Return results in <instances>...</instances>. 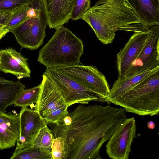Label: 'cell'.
Listing matches in <instances>:
<instances>
[{
    "mask_svg": "<svg viewBox=\"0 0 159 159\" xmlns=\"http://www.w3.org/2000/svg\"><path fill=\"white\" fill-rule=\"evenodd\" d=\"M19 114V136L15 150L32 146L39 131L47 126L46 121L34 109L23 107Z\"/></svg>",
    "mask_w": 159,
    "mask_h": 159,
    "instance_id": "cell-11",
    "label": "cell"
},
{
    "mask_svg": "<svg viewBox=\"0 0 159 159\" xmlns=\"http://www.w3.org/2000/svg\"><path fill=\"white\" fill-rule=\"evenodd\" d=\"M29 4L22 6L13 11L11 17L5 26L9 32L20 25L29 19L27 14Z\"/></svg>",
    "mask_w": 159,
    "mask_h": 159,
    "instance_id": "cell-22",
    "label": "cell"
},
{
    "mask_svg": "<svg viewBox=\"0 0 159 159\" xmlns=\"http://www.w3.org/2000/svg\"><path fill=\"white\" fill-rule=\"evenodd\" d=\"M41 88L40 84L39 85L29 89H24L15 99L12 105L14 107H34L39 99Z\"/></svg>",
    "mask_w": 159,
    "mask_h": 159,
    "instance_id": "cell-20",
    "label": "cell"
},
{
    "mask_svg": "<svg viewBox=\"0 0 159 159\" xmlns=\"http://www.w3.org/2000/svg\"><path fill=\"white\" fill-rule=\"evenodd\" d=\"M128 112L153 116L159 113V70L111 102Z\"/></svg>",
    "mask_w": 159,
    "mask_h": 159,
    "instance_id": "cell-4",
    "label": "cell"
},
{
    "mask_svg": "<svg viewBox=\"0 0 159 159\" xmlns=\"http://www.w3.org/2000/svg\"><path fill=\"white\" fill-rule=\"evenodd\" d=\"M54 139V137L52 130L46 126L39 131L33 146L51 151V147Z\"/></svg>",
    "mask_w": 159,
    "mask_h": 159,
    "instance_id": "cell-21",
    "label": "cell"
},
{
    "mask_svg": "<svg viewBox=\"0 0 159 159\" xmlns=\"http://www.w3.org/2000/svg\"><path fill=\"white\" fill-rule=\"evenodd\" d=\"M13 11L0 9V28L5 27L11 19Z\"/></svg>",
    "mask_w": 159,
    "mask_h": 159,
    "instance_id": "cell-26",
    "label": "cell"
},
{
    "mask_svg": "<svg viewBox=\"0 0 159 159\" xmlns=\"http://www.w3.org/2000/svg\"><path fill=\"white\" fill-rule=\"evenodd\" d=\"M149 29L143 46L125 76L159 66V25H153Z\"/></svg>",
    "mask_w": 159,
    "mask_h": 159,
    "instance_id": "cell-10",
    "label": "cell"
},
{
    "mask_svg": "<svg viewBox=\"0 0 159 159\" xmlns=\"http://www.w3.org/2000/svg\"><path fill=\"white\" fill-rule=\"evenodd\" d=\"M20 114L0 112V149L14 147L19 136Z\"/></svg>",
    "mask_w": 159,
    "mask_h": 159,
    "instance_id": "cell-15",
    "label": "cell"
},
{
    "mask_svg": "<svg viewBox=\"0 0 159 159\" xmlns=\"http://www.w3.org/2000/svg\"><path fill=\"white\" fill-rule=\"evenodd\" d=\"M41 88L34 110L47 123H56L69 112L68 106L57 87L44 72Z\"/></svg>",
    "mask_w": 159,
    "mask_h": 159,
    "instance_id": "cell-5",
    "label": "cell"
},
{
    "mask_svg": "<svg viewBox=\"0 0 159 159\" xmlns=\"http://www.w3.org/2000/svg\"><path fill=\"white\" fill-rule=\"evenodd\" d=\"M136 125L134 117L127 118L117 128L108 140L106 152L111 158L128 159L132 143L136 137Z\"/></svg>",
    "mask_w": 159,
    "mask_h": 159,
    "instance_id": "cell-9",
    "label": "cell"
},
{
    "mask_svg": "<svg viewBox=\"0 0 159 159\" xmlns=\"http://www.w3.org/2000/svg\"><path fill=\"white\" fill-rule=\"evenodd\" d=\"M31 0H0V9L11 11L20 7L28 4Z\"/></svg>",
    "mask_w": 159,
    "mask_h": 159,
    "instance_id": "cell-25",
    "label": "cell"
},
{
    "mask_svg": "<svg viewBox=\"0 0 159 159\" xmlns=\"http://www.w3.org/2000/svg\"><path fill=\"white\" fill-rule=\"evenodd\" d=\"M125 0L143 25H159V0Z\"/></svg>",
    "mask_w": 159,
    "mask_h": 159,
    "instance_id": "cell-16",
    "label": "cell"
},
{
    "mask_svg": "<svg viewBox=\"0 0 159 159\" xmlns=\"http://www.w3.org/2000/svg\"><path fill=\"white\" fill-rule=\"evenodd\" d=\"M44 73L60 91L68 107L76 103L87 104L92 101L105 102V99L94 92L54 69H46Z\"/></svg>",
    "mask_w": 159,
    "mask_h": 159,
    "instance_id": "cell-6",
    "label": "cell"
},
{
    "mask_svg": "<svg viewBox=\"0 0 159 159\" xmlns=\"http://www.w3.org/2000/svg\"><path fill=\"white\" fill-rule=\"evenodd\" d=\"M48 25L44 8L37 16L29 19L11 32L21 47L34 50L43 44Z\"/></svg>",
    "mask_w": 159,
    "mask_h": 159,
    "instance_id": "cell-8",
    "label": "cell"
},
{
    "mask_svg": "<svg viewBox=\"0 0 159 159\" xmlns=\"http://www.w3.org/2000/svg\"><path fill=\"white\" fill-rule=\"evenodd\" d=\"M20 81H11L0 78V112H6V109L25 88Z\"/></svg>",
    "mask_w": 159,
    "mask_h": 159,
    "instance_id": "cell-18",
    "label": "cell"
},
{
    "mask_svg": "<svg viewBox=\"0 0 159 159\" xmlns=\"http://www.w3.org/2000/svg\"><path fill=\"white\" fill-rule=\"evenodd\" d=\"M84 52L82 40L62 26L39 50L38 61L47 69L79 64Z\"/></svg>",
    "mask_w": 159,
    "mask_h": 159,
    "instance_id": "cell-3",
    "label": "cell"
},
{
    "mask_svg": "<svg viewBox=\"0 0 159 159\" xmlns=\"http://www.w3.org/2000/svg\"><path fill=\"white\" fill-rule=\"evenodd\" d=\"M93 29L103 44L112 43L115 32L124 30L145 32L143 25L125 0H99L82 19Z\"/></svg>",
    "mask_w": 159,
    "mask_h": 159,
    "instance_id": "cell-2",
    "label": "cell"
},
{
    "mask_svg": "<svg viewBox=\"0 0 159 159\" xmlns=\"http://www.w3.org/2000/svg\"><path fill=\"white\" fill-rule=\"evenodd\" d=\"M159 70V66L129 76H119L110 89V93L105 102L110 104L148 76Z\"/></svg>",
    "mask_w": 159,
    "mask_h": 159,
    "instance_id": "cell-17",
    "label": "cell"
},
{
    "mask_svg": "<svg viewBox=\"0 0 159 159\" xmlns=\"http://www.w3.org/2000/svg\"><path fill=\"white\" fill-rule=\"evenodd\" d=\"M28 59L12 48L0 50V70L12 74L19 79L30 78Z\"/></svg>",
    "mask_w": 159,
    "mask_h": 159,
    "instance_id": "cell-14",
    "label": "cell"
},
{
    "mask_svg": "<svg viewBox=\"0 0 159 159\" xmlns=\"http://www.w3.org/2000/svg\"><path fill=\"white\" fill-rule=\"evenodd\" d=\"M53 69L94 92L106 102L110 92L109 85L104 75L95 66L78 64Z\"/></svg>",
    "mask_w": 159,
    "mask_h": 159,
    "instance_id": "cell-7",
    "label": "cell"
},
{
    "mask_svg": "<svg viewBox=\"0 0 159 159\" xmlns=\"http://www.w3.org/2000/svg\"><path fill=\"white\" fill-rule=\"evenodd\" d=\"M77 0H43L48 25L56 29L67 23Z\"/></svg>",
    "mask_w": 159,
    "mask_h": 159,
    "instance_id": "cell-13",
    "label": "cell"
},
{
    "mask_svg": "<svg viewBox=\"0 0 159 159\" xmlns=\"http://www.w3.org/2000/svg\"><path fill=\"white\" fill-rule=\"evenodd\" d=\"M155 125L154 122L152 121H149L147 123V127L150 129L152 130L155 128Z\"/></svg>",
    "mask_w": 159,
    "mask_h": 159,
    "instance_id": "cell-28",
    "label": "cell"
},
{
    "mask_svg": "<svg viewBox=\"0 0 159 159\" xmlns=\"http://www.w3.org/2000/svg\"><path fill=\"white\" fill-rule=\"evenodd\" d=\"M149 30L145 32H135L117 54V67L119 76L126 75L133 62L140 51Z\"/></svg>",
    "mask_w": 159,
    "mask_h": 159,
    "instance_id": "cell-12",
    "label": "cell"
},
{
    "mask_svg": "<svg viewBox=\"0 0 159 159\" xmlns=\"http://www.w3.org/2000/svg\"><path fill=\"white\" fill-rule=\"evenodd\" d=\"M125 111L109 105H80L47 125L54 138H64L65 159H100L102 146L127 118Z\"/></svg>",
    "mask_w": 159,
    "mask_h": 159,
    "instance_id": "cell-1",
    "label": "cell"
},
{
    "mask_svg": "<svg viewBox=\"0 0 159 159\" xmlns=\"http://www.w3.org/2000/svg\"><path fill=\"white\" fill-rule=\"evenodd\" d=\"M51 153L52 159H65V152L63 138L59 137L54 138L51 147Z\"/></svg>",
    "mask_w": 159,
    "mask_h": 159,
    "instance_id": "cell-24",
    "label": "cell"
},
{
    "mask_svg": "<svg viewBox=\"0 0 159 159\" xmlns=\"http://www.w3.org/2000/svg\"><path fill=\"white\" fill-rule=\"evenodd\" d=\"M9 32V30L5 27L0 28V41Z\"/></svg>",
    "mask_w": 159,
    "mask_h": 159,
    "instance_id": "cell-27",
    "label": "cell"
},
{
    "mask_svg": "<svg viewBox=\"0 0 159 159\" xmlns=\"http://www.w3.org/2000/svg\"><path fill=\"white\" fill-rule=\"evenodd\" d=\"M91 0H77L70 19L73 20L82 19L90 8Z\"/></svg>",
    "mask_w": 159,
    "mask_h": 159,
    "instance_id": "cell-23",
    "label": "cell"
},
{
    "mask_svg": "<svg viewBox=\"0 0 159 159\" xmlns=\"http://www.w3.org/2000/svg\"><path fill=\"white\" fill-rule=\"evenodd\" d=\"M11 159H52L51 151L34 146L15 150Z\"/></svg>",
    "mask_w": 159,
    "mask_h": 159,
    "instance_id": "cell-19",
    "label": "cell"
}]
</instances>
